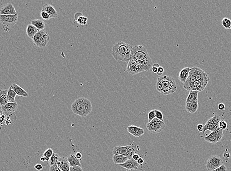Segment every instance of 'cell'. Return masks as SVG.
Returning <instances> with one entry per match:
<instances>
[{
	"label": "cell",
	"mask_w": 231,
	"mask_h": 171,
	"mask_svg": "<svg viewBox=\"0 0 231 171\" xmlns=\"http://www.w3.org/2000/svg\"><path fill=\"white\" fill-rule=\"evenodd\" d=\"M130 60L133 61L143 67L146 71H149L153 65L148 51L141 45L132 46Z\"/></svg>",
	"instance_id": "obj_1"
},
{
	"label": "cell",
	"mask_w": 231,
	"mask_h": 171,
	"mask_svg": "<svg viewBox=\"0 0 231 171\" xmlns=\"http://www.w3.org/2000/svg\"><path fill=\"white\" fill-rule=\"evenodd\" d=\"M156 88L163 95H168L174 93L177 91V87L174 78L165 75L157 78Z\"/></svg>",
	"instance_id": "obj_2"
},
{
	"label": "cell",
	"mask_w": 231,
	"mask_h": 171,
	"mask_svg": "<svg viewBox=\"0 0 231 171\" xmlns=\"http://www.w3.org/2000/svg\"><path fill=\"white\" fill-rule=\"evenodd\" d=\"M132 46L127 43L119 41L112 48V55L116 60L128 63L131 59Z\"/></svg>",
	"instance_id": "obj_3"
},
{
	"label": "cell",
	"mask_w": 231,
	"mask_h": 171,
	"mask_svg": "<svg viewBox=\"0 0 231 171\" xmlns=\"http://www.w3.org/2000/svg\"><path fill=\"white\" fill-rule=\"evenodd\" d=\"M93 106L91 102L85 98L76 99L71 105V110L74 114L85 117L91 113Z\"/></svg>",
	"instance_id": "obj_4"
},
{
	"label": "cell",
	"mask_w": 231,
	"mask_h": 171,
	"mask_svg": "<svg viewBox=\"0 0 231 171\" xmlns=\"http://www.w3.org/2000/svg\"><path fill=\"white\" fill-rule=\"evenodd\" d=\"M49 34L45 30L39 31L31 39L35 46L38 48H45L49 41Z\"/></svg>",
	"instance_id": "obj_5"
},
{
	"label": "cell",
	"mask_w": 231,
	"mask_h": 171,
	"mask_svg": "<svg viewBox=\"0 0 231 171\" xmlns=\"http://www.w3.org/2000/svg\"><path fill=\"white\" fill-rule=\"evenodd\" d=\"M136 150L134 146L128 145L126 146H117L114 148L113 153L124 155L128 159L132 158V156L135 153Z\"/></svg>",
	"instance_id": "obj_6"
},
{
	"label": "cell",
	"mask_w": 231,
	"mask_h": 171,
	"mask_svg": "<svg viewBox=\"0 0 231 171\" xmlns=\"http://www.w3.org/2000/svg\"><path fill=\"white\" fill-rule=\"evenodd\" d=\"M165 127L166 125L164 121H160L156 118H154L146 125L148 131L153 134L160 133L165 129Z\"/></svg>",
	"instance_id": "obj_7"
},
{
	"label": "cell",
	"mask_w": 231,
	"mask_h": 171,
	"mask_svg": "<svg viewBox=\"0 0 231 171\" xmlns=\"http://www.w3.org/2000/svg\"><path fill=\"white\" fill-rule=\"evenodd\" d=\"M220 121V116L218 115H215L208 119L203 127V135L205 136V132L207 130L212 132L217 130L219 128V122Z\"/></svg>",
	"instance_id": "obj_8"
},
{
	"label": "cell",
	"mask_w": 231,
	"mask_h": 171,
	"mask_svg": "<svg viewBox=\"0 0 231 171\" xmlns=\"http://www.w3.org/2000/svg\"><path fill=\"white\" fill-rule=\"evenodd\" d=\"M223 164L222 159L217 155L209 156L206 163V167L209 171H212Z\"/></svg>",
	"instance_id": "obj_9"
},
{
	"label": "cell",
	"mask_w": 231,
	"mask_h": 171,
	"mask_svg": "<svg viewBox=\"0 0 231 171\" xmlns=\"http://www.w3.org/2000/svg\"><path fill=\"white\" fill-rule=\"evenodd\" d=\"M189 75L194 76L197 81H205L209 82L210 78L208 76V73L204 70L197 67H194L190 69Z\"/></svg>",
	"instance_id": "obj_10"
},
{
	"label": "cell",
	"mask_w": 231,
	"mask_h": 171,
	"mask_svg": "<svg viewBox=\"0 0 231 171\" xmlns=\"http://www.w3.org/2000/svg\"><path fill=\"white\" fill-rule=\"evenodd\" d=\"M223 136V130L220 129L219 128L215 131L211 132L209 135L205 137L204 141L207 143L212 144H216L221 141Z\"/></svg>",
	"instance_id": "obj_11"
},
{
	"label": "cell",
	"mask_w": 231,
	"mask_h": 171,
	"mask_svg": "<svg viewBox=\"0 0 231 171\" xmlns=\"http://www.w3.org/2000/svg\"><path fill=\"white\" fill-rule=\"evenodd\" d=\"M18 21L17 14L12 15H0V22L4 26L11 27L15 25Z\"/></svg>",
	"instance_id": "obj_12"
},
{
	"label": "cell",
	"mask_w": 231,
	"mask_h": 171,
	"mask_svg": "<svg viewBox=\"0 0 231 171\" xmlns=\"http://www.w3.org/2000/svg\"><path fill=\"white\" fill-rule=\"evenodd\" d=\"M126 71L131 75H134L146 71L143 67L139 65L133 61L130 60L127 63Z\"/></svg>",
	"instance_id": "obj_13"
},
{
	"label": "cell",
	"mask_w": 231,
	"mask_h": 171,
	"mask_svg": "<svg viewBox=\"0 0 231 171\" xmlns=\"http://www.w3.org/2000/svg\"><path fill=\"white\" fill-rule=\"evenodd\" d=\"M17 14L15 8L11 3L6 4L0 8V15H12Z\"/></svg>",
	"instance_id": "obj_14"
},
{
	"label": "cell",
	"mask_w": 231,
	"mask_h": 171,
	"mask_svg": "<svg viewBox=\"0 0 231 171\" xmlns=\"http://www.w3.org/2000/svg\"><path fill=\"white\" fill-rule=\"evenodd\" d=\"M127 130L132 136L137 138H140L145 133V131L143 128L134 125L129 126L127 128Z\"/></svg>",
	"instance_id": "obj_15"
},
{
	"label": "cell",
	"mask_w": 231,
	"mask_h": 171,
	"mask_svg": "<svg viewBox=\"0 0 231 171\" xmlns=\"http://www.w3.org/2000/svg\"><path fill=\"white\" fill-rule=\"evenodd\" d=\"M119 166L122 167L123 168H126V169L128 170H132L137 169L139 165L136 161H135L133 159L131 158L128 159L125 163L122 164H120Z\"/></svg>",
	"instance_id": "obj_16"
},
{
	"label": "cell",
	"mask_w": 231,
	"mask_h": 171,
	"mask_svg": "<svg viewBox=\"0 0 231 171\" xmlns=\"http://www.w3.org/2000/svg\"><path fill=\"white\" fill-rule=\"evenodd\" d=\"M57 165L62 171H69L70 166L68 162V157H60Z\"/></svg>",
	"instance_id": "obj_17"
},
{
	"label": "cell",
	"mask_w": 231,
	"mask_h": 171,
	"mask_svg": "<svg viewBox=\"0 0 231 171\" xmlns=\"http://www.w3.org/2000/svg\"><path fill=\"white\" fill-rule=\"evenodd\" d=\"M88 20V19L87 18L84 16L83 14H82V13L81 12H77L74 14V22L75 23H77L76 24H79V26H83L86 25Z\"/></svg>",
	"instance_id": "obj_18"
},
{
	"label": "cell",
	"mask_w": 231,
	"mask_h": 171,
	"mask_svg": "<svg viewBox=\"0 0 231 171\" xmlns=\"http://www.w3.org/2000/svg\"><path fill=\"white\" fill-rule=\"evenodd\" d=\"M18 108L17 103H8L3 106L1 107V109L3 113H13L15 112Z\"/></svg>",
	"instance_id": "obj_19"
},
{
	"label": "cell",
	"mask_w": 231,
	"mask_h": 171,
	"mask_svg": "<svg viewBox=\"0 0 231 171\" xmlns=\"http://www.w3.org/2000/svg\"><path fill=\"white\" fill-rule=\"evenodd\" d=\"M41 11L48 13L50 16L51 18H57L58 16V13L55 8L48 4H46L43 6Z\"/></svg>",
	"instance_id": "obj_20"
},
{
	"label": "cell",
	"mask_w": 231,
	"mask_h": 171,
	"mask_svg": "<svg viewBox=\"0 0 231 171\" xmlns=\"http://www.w3.org/2000/svg\"><path fill=\"white\" fill-rule=\"evenodd\" d=\"M196 81V80L194 76L189 74L187 79H186L185 82L183 83V87L186 90L190 92V91H192L194 83Z\"/></svg>",
	"instance_id": "obj_21"
},
{
	"label": "cell",
	"mask_w": 231,
	"mask_h": 171,
	"mask_svg": "<svg viewBox=\"0 0 231 171\" xmlns=\"http://www.w3.org/2000/svg\"><path fill=\"white\" fill-rule=\"evenodd\" d=\"M11 88L15 92L16 95L19 96L24 97H28L29 96V94L24 89L21 87L20 86H18L15 83H13L11 85Z\"/></svg>",
	"instance_id": "obj_22"
},
{
	"label": "cell",
	"mask_w": 231,
	"mask_h": 171,
	"mask_svg": "<svg viewBox=\"0 0 231 171\" xmlns=\"http://www.w3.org/2000/svg\"><path fill=\"white\" fill-rule=\"evenodd\" d=\"M208 81H196L194 83L192 90L197 91L198 92H202L204 90L207 86L208 85Z\"/></svg>",
	"instance_id": "obj_23"
},
{
	"label": "cell",
	"mask_w": 231,
	"mask_h": 171,
	"mask_svg": "<svg viewBox=\"0 0 231 171\" xmlns=\"http://www.w3.org/2000/svg\"><path fill=\"white\" fill-rule=\"evenodd\" d=\"M198 108H199V104L198 101L186 103V111L190 114H195L198 110Z\"/></svg>",
	"instance_id": "obj_24"
},
{
	"label": "cell",
	"mask_w": 231,
	"mask_h": 171,
	"mask_svg": "<svg viewBox=\"0 0 231 171\" xmlns=\"http://www.w3.org/2000/svg\"><path fill=\"white\" fill-rule=\"evenodd\" d=\"M191 68L189 67H186L181 70L179 72V79L181 83H184L185 82L186 79L188 76L190 72Z\"/></svg>",
	"instance_id": "obj_25"
},
{
	"label": "cell",
	"mask_w": 231,
	"mask_h": 171,
	"mask_svg": "<svg viewBox=\"0 0 231 171\" xmlns=\"http://www.w3.org/2000/svg\"><path fill=\"white\" fill-rule=\"evenodd\" d=\"M39 31L38 29L32 24H29L27 26L26 28V34L29 38H30L31 39L33 38V36H35L36 34L38 33Z\"/></svg>",
	"instance_id": "obj_26"
},
{
	"label": "cell",
	"mask_w": 231,
	"mask_h": 171,
	"mask_svg": "<svg viewBox=\"0 0 231 171\" xmlns=\"http://www.w3.org/2000/svg\"><path fill=\"white\" fill-rule=\"evenodd\" d=\"M128 159V158L125 157L124 155L118 154H114L113 156V161L114 163H115V164H118V165L124 164Z\"/></svg>",
	"instance_id": "obj_27"
},
{
	"label": "cell",
	"mask_w": 231,
	"mask_h": 171,
	"mask_svg": "<svg viewBox=\"0 0 231 171\" xmlns=\"http://www.w3.org/2000/svg\"><path fill=\"white\" fill-rule=\"evenodd\" d=\"M198 94L199 92L197 91H190L187 98L186 99V103L198 101Z\"/></svg>",
	"instance_id": "obj_28"
},
{
	"label": "cell",
	"mask_w": 231,
	"mask_h": 171,
	"mask_svg": "<svg viewBox=\"0 0 231 171\" xmlns=\"http://www.w3.org/2000/svg\"><path fill=\"white\" fill-rule=\"evenodd\" d=\"M68 160L70 167H81V164L79 159L76 158L75 155L71 154L68 157Z\"/></svg>",
	"instance_id": "obj_29"
},
{
	"label": "cell",
	"mask_w": 231,
	"mask_h": 171,
	"mask_svg": "<svg viewBox=\"0 0 231 171\" xmlns=\"http://www.w3.org/2000/svg\"><path fill=\"white\" fill-rule=\"evenodd\" d=\"M31 24L36 27L39 31L44 30L45 28V22L41 19H35L31 21Z\"/></svg>",
	"instance_id": "obj_30"
},
{
	"label": "cell",
	"mask_w": 231,
	"mask_h": 171,
	"mask_svg": "<svg viewBox=\"0 0 231 171\" xmlns=\"http://www.w3.org/2000/svg\"><path fill=\"white\" fill-rule=\"evenodd\" d=\"M8 89L0 90V107L3 106L8 103L7 94Z\"/></svg>",
	"instance_id": "obj_31"
},
{
	"label": "cell",
	"mask_w": 231,
	"mask_h": 171,
	"mask_svg": "<svg viewBox=\"0 0 231 171\" xmlns=\"http://www.w3.org/2000/svg\"><path fill=\"white\" fill-rule=\"evenodd\" d=\"M16 94L14 92V90L10 87V88L8 89V94H7V101L8 103H15V97L16 96Z\"/></svg>",
	"instance_id": "obj_32"
},
{
	"label": "cell",
	"mask_w": 231,
	"mask_h": 171,
	"mask_svg": "<svg viewBox=\"0 0 231 171\" xmlns=\"http://www.w3.org/2000/svg\"><path fill=\"white\" fill-rule=\"evenodd\" d=\"M60 157L58 154L53 153V155H52V156L50 159V162H49L50 166H52L53 165H57V162H58V161Z\"/></svg>",
	"instance_id": "obj_33"
},
{
	"label": "cell",
	"mask_w": 231,
	"mask_h": 171,
	"mask_svg": "<svg viewBox=\"0 0 231 171\" xmlns=\"http://www.w3.org/2000/svg\"><path fill=\"white\" fill-rule=\"evenodd\" d=\"M221 24L222 26L226 29H230L231 26V19L227 18H223L222 20Z\"/></svg>",
	"instance_id": "obj_34"
},
{
	"label": "cell",
	"mask_w": 231,
	"mask_h": 171,
	"mask_svg": "<svg viewBox=\"0 0 231 171\" xmlns=\"http://www.w3.org/2000/svg\"><path fill=\"white\" fill-rule=\"evenodd\" d=\"M228 127V124L224 120H220L219 122V128L222 130H226Z\"/></svg>",
	"instance_id": "obj_35"
},
{
	"label": "cell",
	"mask_w": 231,
	"mask_h": 171,
	"mask_svg": "<svg viewBox=\"0 0 231 171\" xmlns=\"http://www.w3.org/2000/svg\"><path fill=\"white\" fill-rule=\"evenodd\" d=\"M53 151L52 150V149L49 148V149H46V150L44 151V153L43 154V156L44 157H48V158H50L51 157L52 155H53Z\"/></svg>",
	"instance_id": "obj_36"
},
{
	"label": "cell",
	"mask_w": 231,
	"mask_h": 171,
	"mask_svg": "<svg viewBox=\"0 0 231 171\" xmlns=\"http://www.w3.org/2000/svg\"><path fill=\"white\" fill-rule=\"evenodd\" d=\"M154 110H155L156 118L160 121H164L163 116V114L162 112L161 111L157 110V109H154Z\"/></svg>",
	"instance_id": "obj_37"
},
{
	"label": "cell",
	"mask_w": 231,
	"mask_h": 171,
	"mask_svg": "<svg viewBox=\"0 0 231 171\" xmlns=\"http://www.w3.org/2000/svg\"><path fill=\"white\" fill-rule=\"evenodd\" d=\"M148 121L149 122H151V121H153V119L156 118V114H155V110L153 109L150 111L148 116Z\"/></svg>",
	"instance_id": "obj_38"
},
{
	"label": "cell",
	"mask_w": 231,
	"mask_h": 171,
	"mask_svg": "<svg viewBox=\"0 0 231 171\" xmlns=\"http://www.w3.org/2000/svg\"><path fill=\"white\" fill-rule=\"evenodd\" d=\"M40 16L43 20H48L51 18L48 13H46L45 11H41L40 12Z\"/></svg>",
	"instance_id": "obj_39"
},
{
	"label": "cell",
	"mask_w": 231,
	"mask_h": 171,
	"mask_svg": "<svg viewBox=\"0 0 231 171\" xmlns=\"http://www.w3.org/2000/svg\"><path fill=\"white\" fill-rule=\"evenodd\" d=\"M3 114L6 116V119H5V124L6 125H9L12 124V121L10 117V116H8V114L6 113H3Z\"/></svg>",
	"instance_id": "obj_40"
},
{
	"label": "cell",
	"mask_w": 231,
	"mask_h": 171,
	"mask_svg": "<svg viewBox=\"0 0 231 171\" xmlns=\"http://www.w3.org/2000/svg\"><path fill=\"white\" fill-rule=\"evenodd\" d=\"M69 171H83V170L81 167H70Z\"/></svg>",
	"instance_id": "obj_41"
},
{
	"label": "cell",
	"mask_w": 231,
	"mask_h": 171,
	"mask_svg": "<svg viewBox=\"0 0 231 171\" xmlns=\"http://www.w3.org/2000/svg\"><path fill=\"white\" fill-rule=\"evenodd\" d=\"M212 171H228V170H227V167L225 165L223 164L221 166L217 168L216 169Z\"/></svg>",
	"instance_id": "obj_42"
},
{
	"label": "cell",
	"mask_w": 231,
	"mask_h": 171,
	"mask_svg": "<svg viewBox=\"0 0 231 171\" xmlns=\"http://www.w3.org/2000/svg\"><path fill=\"white\" fill-rule=\"evenodd\" d=\"M159 67H160V66H159L158 64H154L153 65L152 67H151V70H152V71H153V73H156V74L157 72V70H158V68Z\"/></svg>",
	"instance_id": "obj_43"
},
{
	"label": "cell",
	"mask_w": 231,
	"mask_h": 171,
	"mask_svg": "<svg viewBox=\"0 0 231 171\" xmlns=\"http://www.w3.org/2000/svg\"><path fill=\"white\" fill-rule=\"evenodd\" d=\"M49 171H62L60 168H59L57 165H53L50 167Z\"/></svg>",
	"instance_id": "obj_44"
},
{
	"label": "cell",
	"mask_w": 231,
	"mask_h": 171,
	"mask_svg": "<svg viewBox=\"0 0 231 171\" xmlns=\"http://www.w3.org/2000/svg\"><path fill=\"white\" fill-rule=\"evenodd\" d=\"M217 108L219 109V111H223L226 109V106L225 104L223 103H220L217 106Z\"/></svg>",
	"instance_id": "obj_45"
},
{
	"label": "cell",
	"mask_w": 231,
	"mask_h": 171,
	"mask_svg": "<svg viewBox=\"0 0 231 171\" xmlns=\"http://www.w3.org/2000/svg\"><path fill=\"white\" fill-rule=\"evenodd\" d=\"M231 154L229 152H225L223 154V157L224 160L226 161L229 160L230 157H231Z\"/></svg>",
	"instance_id": "obj_46"
},
{
	"label": "cell",
	"mask_w": 231,
	"mask_h": 171,
	"mask_svg": "<svg viewBox=\"0 0 231 171\" xmlns=\"http://www.w3.org/2000/svg\"><path fill=\"white\" fill-rule=\"evenodd\" d=\"M164 68L160 66L158 68V70H157V72L156 73V74H157L158 76H161V75H163V74L164 73Z\"/></svg>",
	"instance_id": "obj_47"
},
{
	"label": "cell",
	"mask_w": 231,
	"mask_h": 171,
	"mask_svg": "<svg viewBox=\"0 0 231 171\" xmlns=\"http://www.w3.org/2000/svg\"><path fill=\"white\" fill-rule=\"evenodd\" d=\"M35 168L37 171H41L43 170V166L40 164H37L35 165Z\"/></svg>",
	"instance_id": "obj_48"
},
{
	"label": "cell",
	"mask_w": 231,
	"mask_h": 171,
	"mask_svg": "<svg viewBox=\"0 0 231 171\" xmlns=\"http://www.w3.org/2000/svg\"><path fill=\"white\" fill-rule=\"evenodd\" d=\"M5 119H6V116L3 114L0 117V124L3 125V124L5 123Z\"/></svg>",
	"instance_id": "obj_49"
},
{
	"label": "cell",
	"mask_w": 231,
	"mask_h": 171,
	"mask_svg": "<svg viewBox=\"0 0 231 171\" xmlns=\"http://www.w3.org/2000/svg\"><path fill=\"white\" fill-rule=\"evenodd\" d=\"M203 127H204V125L203 124H198L197 125V127L198 131L200 132H203Z\"/></svg>",
	"instance_id": "obj_50"
},
{
	"label": "cell",
	"mask_w": 231,
	"mask_h": 171,
	"mask_svg": "<svg viewBox=\"0 0 231 171\" xmlns=\"http://www.w3.org/2000/svg\"><path fill=\"white\" fill-rule=\"evenodd\" d=\"M140 157V156H139L138 154L135 153L134 154L133 156H132V158L133 159V160H135V161H137V160H138L139 158Z\"/></svg>",
	"instance_id": "obj_51"
},
{
	"label": "cell",
	"mask_w": 231,
	"mask_h": 171,
	"mask_svg": "<svg viewBox=\"0 0 231 171\" xmlns=\"http://www.w3.org/2000/svg\"><path fill=\"white\" fill-rule=\"evenodd\" d=\"M137 162L139 165H142L143 164H144V159L142 158V157H140V158H139L138 160H137Z\"/></svg>",
	"instance_id": "obj_52"
},
{
	"label": "cell",
	"mask_w": 231,
	"mask_h": 171,
	"mask_svg": "<svg viewBox=\"0 0 231 171\" xmlns=\"http://www.w3.org/2000/svg\"><path fill=\"white\" fill-rule=\"evenodd\" d=\"M75 156L76 158L79 160V159H81V158H82V154L80 152H77V153H76Z\"/></svg>",
	"instance_id": "obj_53"
},
{
	"label": "cell",
	"mask_w": 231,
	"mask_h": 171,
	"mask_svg": "<svg viewBox=\"0 0 231 171\" xmlns=\"http://www.w3.org/2000/svg\"><path fill=\"white\" fill-rule=\"evenodd\" d=\"M40 161L42 162L45 161V157H44L43 156H42L41 158H40Z\"/></svg>",
	"instance_id": "obj_54"
},
{
	"label": "cell",
	"mask_w": 231,
	"mask_h": 171,
	"mask_svg": "<svg viewBox=\"0 0 231 171\" xmlns=\"http://www.w3.org/2000/svg\"><path fill=\"white\" fill-rule=\"evenodd\" d=\"M3 114V111H1V110H0V117Z\"/></svg>",
	"instance_id": "obj_55"
},
{
	"label": "cell",
	"mask_w": 231,
	"mask_h": 171,
	"mask_svg": "<svg viewBox=\"0 0 231 171\" xmlns=\"http://www.w3.org/2000/svg\"><path fill=\"white\" fill-rule=\"evenodd\" d=\"M230 29H231V27H230Z\"/></svg>",
	"instance_id": "obj_56"
}]
</instances>
